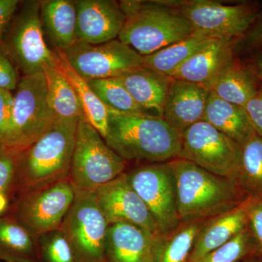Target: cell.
I'll return each instance as SVG.
<instances>
[{
	"label": "cell",
	"instance_id": "obj_14",
	"mask_svg": "<svg viewBox=\"0 0 262 262\" xmlns=\"http://www.w3.org/2000/svg\"><path fill=\"white\" fill-rule=\"evenodd\" d=\"M94 193L108 225L128 223L154 235L160 234L147 206L130 185L125 173L101 186Z\"/></svg>",
	"mask_w": 262,
	"mask_h": 262
},
{
	"label": "cell",
	"instance_id": "obj_34",
	"mask_svg": "<svg viewBox=\"0 0 262 262\" xmlns=\"http://www.w3.org/2000/svg\"><path fill=\"white\" fill-rule=\"evenodd\" d=\"M244 206L248 228L256 244L258 256H262V198H248Z\"/></svg>",
	"mask_w": 262,
	"mask_h": 262
},
{
	"label": "cell",
	"instance_id": "obj_4",
	"mask_svg": "<svg viewBox=\"0 0 262 262\" xmlns=\"http://www.w3.org/2000/svg\"><path fill=\"white\" fill-rule=\"evenodd\" d=\"M125 20L118 39L145 56L194 34L191 24L165 1H120Z\"/></svg>",
	"mask_w": 262,
	"mask_h": 262
},
{
	"label": "cell",
	"instance_id": "obj_19",
	"mask_svg": "<svg viewBox=\"0 0 262 262\" xmlns=\"http://www.w3.org/2000/svg\"><path fill=\"white\" fill-rule=\"evenodd\" d=\"M248 226L244 203L206 221L196 237L188 262H200L208 253L233 238Z\"/></svg>",
	"mask_w": 262,
	"mask_h": 262
},
{
	"label": "cell",
	"instance_id": "obj_22",
	"mask_svg": "<svg viewBox=\"0 0 262 262\" xmlns=\"http://www.w3.org/2000/svg\"><path fill=\"white\" fill-rule=\"evenodd\" d=\"M203 120L241 146L256 134L244 108L225 101L211 92Z\"/></svg>",
	"mask_w": 262,
	"mask_h": 262
},
{
	"label": "cell",
	"instance_id": "obj_28",
	"mask_svg": "<svg viewBox=\"0 0 262 262\" xmlns=\"http://www.w3.org/2000/svg\"><path fill=\"white\" fill-rule=\"evenodd\" d=\"M43 74L50 104L56 117L63 120H86L75 90L58 67L45 66Z\"/></svg>",
	"mask_w": 262,
	"mask_h": 262
},
{
	"label": "cell",
	"instance_id": "obj_15",
	"mask_svg": "<svg viewBox=\"0 0 262 262\" xmlns=\"http://www.w3.org/2000/svg\"><path fill=\"white\" fill-rule=\"evenodd\" d=\"M77 42L97 45L118 39L125 15L114 0H75Z\"/></svg>",
	"mask_w": 262,
	"mask_h": 262
},
{
	"label": "cell",
	"instance_id": "obj_17",
	"mask_svg": "<svg viewBox=\"0 0 262 262\" xmlns=\"http://www.w3.org/2000/svg\"><path fill=\"white\" fill-rule=\"evenodd\" d=\"M235 41L215 39L174 72L172 78L189 81L211 90L219 77L234 61Z\"/></svg>",
	"mask_w": 262,
	"mask_h": 262
},
{
	"label": "cell",
	"instance_id": "obj_21",
	"mask_svg": "<svg viewBox=\"0 0 262 262\" xmlns=\"http://www.w3.org/2000/svg\"><path fill=\"white\" fill-rule=\"evenodd\" d=\"M39 12L45 36L54 51H67L77 42L75 1L41 0Z\"/></svg>",
	"mask_w": 262,
	"mask_h": 262
},
{
	"label": "cell",
	"instance_id": "obj_5",
	"mask_svg": "<svg viewBox=\"0 0 262 262\" xmlns=\"http://www.w3.org/2000/svg\"><path fill=\"white\" fill-rule=\"evenodd\" d=\"M39 8V0L20 1L1 42L23 76L43 73L46 65L58 67V55L46 42Z\"/></svg>",
	"mask_w": 262,
	"mask_h": 262
},
{
	"label": "cell",
	"instance_id": "obj_27",
	"mask_svg": "<svg viewBox=\"0 0 262 262\" xmlns=\"http://www.w3.org/2000/svg\"><path fill=\"white\" fill-rule=\"evenodd\" d=\"M210 91L225 101L244 108L258 90L253 71L234 61L217 78Z\"/></svg>",
	"mask_w": 262,
	"mask_h": 262
},
{
	"label": "cell",
	"instance_id": "obj_3",
	"mask_svg": "<svg viewBox=\"0 0 262 262\" xmlns=\"http://www.w3.org/2000/svg\"><path fill=\"white\" fill-rule=\"evenodd\" d=\"M77 123L58 118L46 134L20 151L17 194L69 179Z\"/></svg>",
	"mask_w": 262,
	"mask_h": 262
},
{
	"label": "cell",
	"instance_id": "obj_38",
	"mask_svg": "<svg viewBox=\"0 0 262 262\" xmlns=\"http://www.w3.org/2000/svg\"><path fill=\"white\" fill-rule=\"evenodd\" d=\"M20 3L19 0H0V43L3 42Z\"/></svg>",
	"mask_w": 262,
	"mask_h": 262
},
{
	"label": "cell",
	"instance_id": "obj_39",
	"mask_svg": "<svg viewBox=\"0 0 262 262\" xmlns=\"http://www.w3.org/2000/svg\"><path fill=\"white\" fill-rule=\"evenodd\" d=\"M242 39V44L246 47L256 48L262 46V19L250 29Z\"/></svg>",
	"mask_w": 262,
	"mask_h": 262
},
{
	"label": "cell",
	"instance_id": "obj_40",
	"mask_svg": "<svg viewBox=\"0 0 262 262\" xmlns=\"http://www.w3.org/2000/svg\"><path fill=\"white\" fill-rule=\"evenodd\" d=\"M253 73L262 81V54L256 58L254 62V70Z\"/></svg>",
	"mask_w": 262,
	"mask_h": 262
},
{
	"label": "cell",
	"instance_id": "obj_23",
	"mask_svg": "<svg viewBox=\"0 0 262 262\" xmlns=\"http://www.w3.org/2000/svg\"><path fill=\"white\" fill-rule=\"evenodd\" d=\"M208 220L182 222L168 233L154 235L155 262H188L196 237Z\"/></svg>",
	"mask_w": 262,
	"mask_h": 262
},
{
	"label": "cell",
	"instance_id": "obj_20",
	"mask_svg": "<svg viewBox=\"0 0 262 262\" xmlns=\"http://www.w3.org/2000/svg\"><path fill=\"white\" fill-rule=\"evenodd\" d=\"M138 104L155 117H163L172 77L141 66L117 77Z\"/></svg>",
	"mask_w": 262,
	"mask_h": 262
},
{
	"label": "cell",
	"instance_id": "obj_24",
	"mask_svg": "<svg viewBox=\"0 0 262 262\" xmlns=\"http://www.w3.org/2000/svg\"><path fill=\"white\" fill-rule=\"evenodd\" d=\"M0 261L38 262L37 239L8 213L0 216Z\"/></svg>",
	"mask_w": 262,
	"mask_h": 262
},
{
	"label": "cell",
	"instance_id": "obj_37",
	"mask_svg": "<svg viewBox=\"0 0 262 262\" xmlns=\"http://www.w3.org/2000/svg\"><path fill=\"white\" fill-rule=\"evenodd\" d=\"M244 110L249 117L255 132L262 138V90H258L257 94L245 106Z\"/></svg>",
	"mask_w": 262,
	"mask_h": 262
},
{
	"label": "cell",
	"instance_id": "obj_18",
	"mask_svg": "<svg viewBox=\"0 0 262 262\" xmlns=\"http://www.w3.org/2000/svg\"><path fill=\"white\" fill-rule=\"evenodd\" d=\"M154 234L128 223L108 225L105 262H155Z\"/></svg>",
	"mask_w": 262,
	"mask_h": 262
},
{
	"label": "cell",
	"instance_id": "obj_16",
	"mask_svg": "<svg viewBox=\"0 0 262 262\" xmlns=\"http://www.w3.org/2000/svg\"><path fill=\"white\" fill-rule=\"evenodd\" d=\"M211 91L201 84L172 78L169 85L163 118L181 134L203 120Z\"/></svg>",
	"mask_w": 262,
	"mask_h": 262
},
{
	"label": "cell",
	"instance_id": "obj_35",
	"mask_svg": "<svg viewBox=\"0 0 262 262\" xmlns=\"http://www.w3.org/2000/svg\"><path fill=\"white\" fill-rule=\"evenodd\" d=\"M13 95L0 90V145L8 146L13 124Z\"/></svg>",
	"mask_w": 262,
	"mask_h": 262
},
{
	"label": "cell",
	"instance_id": "obj_25",
	"mask_svg": "<svg viewBox=\"0 0 262 262\" xmlns=\"http://www.w3.org/2000/svg\"><path fill=\"white\" fill-rule=\"evenodd\" d=\"M215 39H218L194 33L179 42L144 56L143 66L171 77L181 66Z\"/></svg>",
	"mask_w": 262,
	"mask_h": 262
},
{
	"label": "cell",
	"instance_id": "obj_31",
	"mask_svg": "<svg viewBox=\"0 0 262 262\" xmlns=\"http://www.w3.org/2000/svg\"><path fill=\"white\" fill-rule=\"evenodd\" d=\"M258 256L256 244L247 227L233 238L208 253L200 262H243Z\"/></svg>",
	"mask_w": 262,
	"mask_h": 262
},
{
	"label": "cell",
	"instance_id": "obj_36",
	"mask_svg": "<svg viewBox=\"0 0 262 262\" xmlns=\"http://www.w3.org/2000/svg\"><path fill=\"white\" fill-rule=\"evenodd\" d=\"M20 79L18 70L0 43V90L15 91Z\"/></svg>",
	"mask_w": 262,
	"mask_h": 262
},
{
	"label": "cell",
	"instance_id": "obj_30",
	"mask_svg": "<svg viewBox=\"0 0 262 262\" xmlns=\"http://www.w3.org/2000/svg\"><path fill=\"white\" fill-rule=\"evenodd\" d=\"M87 81L108 110L122 115L155 117L138 104L117 77Z\"/></svg>",
	"mask_w": 262,
	"mask_h": 262
},
{
	"label": "cell",
	"instance_id": "obj_29",
	"mask_svg": "<svg viewBox=\"0 0 262 262\" xmlns=\"http://www.w3.org/2000/svg\"><path fill=\"white\" fill-rule=\"evenodd\" d=\"M236 182L246 198H262V138L257 134L242 146Z\"/></svg>",
	"mask_w": 262,
	"mask_h": 262
},
{
	"label": "cell",
	"instance_id": "obj_13",
	"mask_svg": "<svg viewBox=\"0 0 262 262\" xmlns=\"http://www.w3.org/2000/svg\"><path fill=\"white\" fill-rule=\"evenodd\" d=\"M62 53L86 80L119 77L144 63V56L119 39L97 45L77 42Z\"/></svg>",
	"mask_w": 262,
	"mask_h": 262
},
{
	"label": "cell",
	"instance_id": "obj_9",
	"mask_svg": "<svg viewBox=\"0 0 262 262\" xmlns=\"http://www.w3.org/2000/svg\"><path fill=\"white\" fill-rule=\"evenodd\" d=\"M108 227L94 192L76 190L73 203L60 227L72 246L76 261L105 262Z\"/></svg>",
	"mask_w": 262,
	"mask_h": 262
},
{
	"label": "cell",
	"instance_id": "obj_10",
	"mask_svg": "<svg viewBox=\"0 0 262 262\" xmlns=\"http://www.w3.org/2000/svg\"><path fill=\"white\" fill-rule=\"evenodd\" d=\"M242 146L202 120L182 134L178 158L236 182Z\"/></svg>",
	"mask_w": 262,
	"mask_h": 262
},
{
	"label": "cell",
	"instance_id": "obj_11",
	"mask_svg": "<svg viewBox=\"0 0 262 262\" xmlns=\"http://www.w3.org/2000/svg\"><path fill=\"white\" fill-rule=\"evenodd\" d=\"M183 15L194 32L213 39L235 41L256 21L257 13L247 5H226L210 0L165 1Z\"/></svg>",
	"mask_w": 262,
	"mask_h": 262
},
{
	"label": "cell",
	"instance_id": "obj_26",
	"mask_svg": "<svg viewBox=\"0 0 262 262\" xmlns=\"http://www.w3.org/2000/svg\"><path fill=\"white\" fill-rule=\"evenodd\" d=\"M58 56V67L75 90L86 120L101 134L103 139L108 133V111L83 77L71 67L61 51H56Z\"/></svg>",
	"mask_w": 262,
	"mask_h": 262
},
{
	"label": "cell",
	"instance_id": "obj_8",
	"mask_svg": "<svg viewBox=\"0 0 262 262\" xmlns=\"http://www.w3.org/2000/svg\"><path fill=\"white\" fill-rule=\"evenodd\" d=\"M75 194V188L70 179H64L20 193L8 214L14 217L37 239L42 234L60 228Z\"/></svg>",
	"mask_w": 262,
	"mask_h": 262
},
{
	"label": "cell",
	"instance_id": "obj_41",
	"mask_svg": "<svg viewBox=\"0 0 262 262\" xmlns=\"http://www.w3.org/2000/svg\"><path fill=\"white\" fill-rule=\"evenodd\" d=\"M243 262H262V256H254L247 258Z\"/></svg>",
	"mask_w": 262,
	"mask_h": 262
},
{
	"label": "cell",
	"instance_id": "obj_1",
	"mask_svg": "<svg viewBox=\"0 0 262 262\" xmlns=\"http://www.w3.org/2000/svg\"><path fill=\"white\" fill-rule=\"evenodd\" d=\"M107 145L124 160L166 163L178 158L182 135L162 117L108 110Z\"/></svg>",
	"mask_w": 262,
	"mask_h": 262
},
{
	"label": "cell",
	"instance_id": "obj_32",
	"mask_svg": "<svg viewBox=\"0 0 262 262\" xmlns=\"http://www.w3.org/2000/svg\"><path fill=\"white\" fill-rule=\"evenodd\" d=\"M37 243L38 262H77L72 246L60 228L42 234Z\"/></svg>",
	"mask_w": 262,
	"mask_h": 262
},
{
	"label": "cell",
	"instance_id": "obj_33",
	"mask_svg": "<svg viewBox=\"0 0 262 262\" xmlns=\"http://www.w3.org/2000/svg\"><path fill=\"white\" fill-rule=\"evenodd\" d=\"M20 151L0 145V198H14Z\"/></svg>",
	"mask_w": 262,
	"mask_h": 262
},
{
	"label": "cell",
	"instance_id": "obj_7",
	"mask_svg": "<svg viewBox=\"0 0 262 262\" xmlns=\"http://www.w3.org/2000/svg\"><path fill=\"white\" fill-rule=\"evenodd\" d=\"M57 119L48 99L44 74L22 76L13 96L8 147L18 151L27 149L46 134Z\"/></svg>",
	"mask_w": 262,
	"mask_h": 262
},
{
	"label": "cell",
	"instance_id": "obj_2",
	"mask_svg": "<svg viewBox=\"0 0 262 262\" xmlns=\"http://www.w3.org/2000/svg\"><path fill=\"white\" fill-rule=\"evenodd\" d=\"M169 164L175 179L181 222L211 218L247 199L235 181L215 175L187 160L177 158Z\"/></svg>",
	"mask_w": 262,
	"mask_h": 262
},
{
	"label": "cell",
	"instance_id": "obj_6",
	"mask_svg": "<svg viewBox=\"0 0 262 262\" xmlns=\"http://www.w3.org/2000/svg\"><path fill=\"white\" fill-rule=\"evenodd\" d=\"M126 161L86 120L78 121L69 179L76 190L95 192L124 173Z\"/></svg>",
	"mask_w": 262,
	"mask_h": 262
},
{
	"label": "cell",
	"instance_id": "obj_12",
	"mask_svg": "<svg viewBox=\"0 0 262 262\" xmlns=\"http://www.w3.org/2000/svg\"><path fill=\"white\" fill-rule=\"evenodd\" d=\"M125 174L147 206L160 234L168 233L180 225L175 179L169 162L146 164Z\"/></svg>",
	"mask_w": 262,
	"mask_h": 262
}]
</instances>
